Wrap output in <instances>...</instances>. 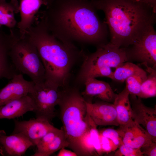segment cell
<instances>
[{"label":"cell","instance_id":"7","mask_svg":"<svg viewBox=\"0 0 156 156\" xmlns=\"http://www.w3.org/2000/svg\"><path fill=\"white\" fill-rule=\"evenodd\" d=\"M61 92L58 86L46 80L35 83L28 94L34 102V112L36 118H43L51 122L56 115L55 107L58 105Z\"/></svg>","mask_w":156,"mask_h":156},{"label":"cell","instance_id":"17","mask_svg":"<svg viewBox=\"0 0 156 156\" xmlns=\"http://www.w3.org/2000/svg\"><path fill=\"white\" fill-rule=\"evenodd\" d=\"M35 105L31 98L27 95L12 100L0 106V119H14L28 112H34Z\"/></svg>","mask_w":156,"mask_h":156},{"label":"cell","instance_id":"31","mask_svg":"<svg viewBox=\"0 0 156 156\" xmlns=\"http://www.w3.org/2000/svg\"><path fill=\"white\" fill-rule=\"evenodd\" d=\"M47 2V5L53 2L54 0H45Z\"/></svg>","mask_w":156,"mask_h":156},{"label":"cell","instance_id":"12","mask_svg":"<svg viewBox=\"0 0 156 156\" xmlns=\"http://www.w3.org/2000/svg\"><path fill=\"white\" fill-rule=\"evenodd\" d=\"M35 85L32 81H28L23 74L15 75L5 87L0 90V106L13 100L28 95Z\"/></svg>","mask_w":156,"mask_h":156},{"label":"cell","instance_id":"20","mask_svg":"<svg viewBox=\"0 0 156 156\" xmlns=\"http://www.w3.org/2000/svg\"><path fill=\"white\" fill-rule=\"evenodd\" d=\"M62 131L53 140L38 149L32 156H49L62 148L68 147L69 143L62 128Z\"/></svg>","mask_w":156,"mask_h":156},{"label":"cell","instance_id":"19","mask_svg":"<svg viewBox=\"0 0 156 156\" xmlns=\"http://www.w3.org/2000/svg\"><path fill=\"white\" fill-rule=\"evenodd\" d=\"M19 12V4L17 0H0V24L10 29L14 28L17 22L15 14Z\"/></svg>","mask_w":156,"mask_h":156},{"label":"cell","instance_id":"28","mask_svg":"<svg viewBox=\"0 0 156 156\" xmlns=\"http://www.w3.org/2000/svg\"><path fill=\"white\" fill-rule=\"evenodd\" d=\"M143 156H156V142H153L140 148Z\"/></svg>","mask_w":156,"mask_h":156},{"label":"cell","instance_id":"30","mask_svg":"<svg viewBox=\"0 0 156 156\" xmlns=\"http://www.w3.org/2000/svg\"><path fill=\"white\" fill-rule=\"evenodd\" d=\"M138 1L146 4L152 8L155 13H156V0H137Z\"/></svg>","mask_w":156,"mask_h":156},{"label":"cell","instance_id":"26","mask_svg":"<svg viewBox=\"0 0 156 156\" xmlns=\"http://www.w3.org/2000/svg\"><path fill=\"white\" fill-rule=\"evenodd\" d=\"M99 133V134L111 140L117 148L119 147L123 143L117 130L108 128Z\"/></svg>","mask_w":156,"mask_h":156},{"label":"cell","instance_id":"5","mask_svg":"<svg viewBox=\"0 0 156 156\" xmlns=\"http://www.w3.org/2000/svg\"><path fill=\"white\" fill-rule=\"evenodd\" d=\"M78 76L79 81L84 83L90 78L107 77L109 78L116 68L128 61L126 48L119 47L109 42L96 47L94 52L86 55Z\"/></svg>","mask_w":156,"mask_h":156},{"label":"cell","instance_id":"14","mask_svg":"<svg viewBox=\"0 0 156 156\" xmlns=\"http://www.w3.org/2000/svg\"><path fill=\"white\" fill-rule=\"evenodd\" d=\"M84 83L85 89L81 94L86 101L90 98L95 97L103 101L113 103L117 95L108 83L96 78H88Z\"/></svg>","mask_w":156,"mask_h":156},{"label":"cell","instance_id":"10","mask_svg":"<svg viewBox=\"0 0 156 156\" xmlns=\"http://www.w3.org/2000/svg\"><path fill=\"white\" fill-rule=\"evenodd\" d=\"M12 134L20 133L24 135L36 146L47 133L56 127L46 119L36 118L28 120L14 121Z\"/></svg>","mask_w":156,"mask_h":156},{"label":"cell","instance_id":"15","mask_svg":"<svg viewBox=\"0 0 156 156\" xmlns=\"http://www.w3.org/2000/svg\"><path fill=\"white\" fill-rule=\"evenodd\" d=\"M47 4L45 0H21L19 4L21 19L16 26L21 34H25L34 25L36 15L40 8Z\"/></svg>","mask_w":156,"mask_h":156},{"label":"cell","instance_id":"25","mask_svg":"<svg viewBox=\"0 0 156 156\" xmlns=\"http://www.w3.org/2000/svg\"><path fill=\"white\" fill-rule=\"evenodd\" d=\"M114 155L116 156H143L140 148H134L127 146L122 143Z\"/></svg>","mask_w":156,"mask_h":156},{"label":"cell","instance_id":"18","mask_svg":"<svg viewBox=\"0 0 156 156\" xmlns=\"http://www.w3.org/2000/svg\"><path fill=\"white\" fill-rule=\"evenodd\" d=\"M129 96V92L125 87L121 92L117 94L113 103L116 112L119 126L133 120Z\"/></svg>","mask_w":156,"mask_h":156},{"label":"cell","instance_id":"1","mask_svg":"<svg viewBox=\"0 0 156 156\" xmlns=\"http://www.w3.org/2000/svg\"><path fill=\"white\" fill-rule=\"evenodd\" d=\"M41 18L57 38L70 44L96 47L107 43L108 28L89 0H54L47 5Z\"/></svg>","mask_w":156,"mask_h":156},{"label":"cell","instance_id":"27","mask_svg":"<svg viewBox=\"0 0 156 156\" xmlns=\"http://www.w3.org/2000/svg\"><path fill=\"white\" fill-rule=\"evenodd\" d=\"M101 149L103 153H108L116 149L117 147L108 138L99 134Z\"/></svg>","mask_w":156,"mask_h":156},{"label":"cell","instance_id":"34","mask_svg":"<svg viewBox=\"0 0 156 156\" xmlns=\"http://www.w3.org/2000/svg\"><path fill=\"white\" fill-rule=\"evenodd\" d=\"M90 0V1H93V0Z\"/></svg>","mask_w":156,"mask_h":156},{"label":"cell","instance_id":"29","mask_svg":"<svg viewBox=\"0 0 156 156\" xmlns=\"http://www.w3.org/2000/svg\"><path fill=\"white\" fill-rule=\"evenodd\" d=\"M57 156H77L76 153L74 151L67 150L63 148L61 149L57 154Z\"/></svg>","mask_w":156,"mask_h":156},{"label":"cell","instance_id":"11","mask_svg":"<svg viewBox=\"0 0 156 156\" xmlns=\"http://www.w3.org/2000/svg\"><path fill=\"white\" fill-rule=\"evenodd\" d=\"M86 103L87 112L97 126H119L113 104L102 101Z\"/></svg>","mask_w":156,"mask_h":156},{"label":"cell","instance_id":"8","mask_svg":"<svg viewBox=\"0 0 156 156\" xmlns=\"http://www.w3.org/2000/svg\"><path fill=\"white\" fill-rule=\"evenodd\" d=\"M154 25H150L130 49L126 48L128 61L132 60L156 69V32Z\"/></svg>","mask_w":156,"mask_h":156},{"label":"cell","instance_id":"2","mask_svg":"<svg viewBox=\"0 0 156 156\" xmlns=\"http://www.w3.org/2000/svg\"><path fill=\"white\" fill-rule=\"evenodd\" d=\"M97 10L105 14L110 42L121 48L132 45L152 25L156 13L149 6L132 0L91 1Z\"/></svg>","mask_w":156,"mask_h":156},{"label":"cell","instance_id":"22","mask_svg":"<svg viewBox=\"0 0 156 156\" xmlns=\"http://www.w3.org/2000/svg\"><path fill=\"white\" fill-rule=\"evenodd\" d=\"M146 71L149 73L146 79L142 82L139 97L147 98L156 96V70L147 65H144Z\"/></svg>","mask_w":156,"mask_h":156},{"label":"cell","instance_id":"16","mask_svg":"<svg viewBox=\"0 0 156 156\" xmlns=\"http://www.w3.org/2000/svg\"><path fill=\"white\" fill-rule=\"evenodd\" d=\"M12 36L1 33L0 35V79H11L20 73L13 65L10 56V52L13 40Z\"/></svg>","mask_w":156,"mask_h":156},{"label":"cell","instance_id":"24","mask_svg":"<svg viewBox=\"0 0 156 156\" xmlns=\"http://www.w3.org/2000/svg\"><path fill=\"white\" fill-rule=\"evenodd\" d=\"M87 130L92 140L94 146L98 155L103 154L101 149L99 131L95 123L87 112L86 117Z\"/></svg>","mask_w":156,"mask_h":156},{"label":"cell","instance_id":"4","mask_svg":"<svg viewBox=\"0 0 156 156\" xmlns=\"http://www.w3.org/2000/svg\"><path fill=\"white\" fill-rule=\"evenodd\" d=\"M58 105L68 147L77 156H85L82 141L87 129L86 101L78 89L66 88L61 90Z\"/></svg>","mask_w":156,"mask_h":156},{"label":"cell","instance_id":"3","mask_svg":"<svg viewBox=\"0 0 156 156\" xmlns=\"http://www.w3.org/2000/svg\"><path fill=\"white\" fill-rule=\"evenodd\" d=\"M25 34L36 48L45 70V80L63 89L77 60L86 55L82 49L55 37L40 18Z\"/></svg>","mask_w":156,"mask_h":156},{"label":"cell","instance_id":"33","mask_svg":"<svg viewBox=\"0 0 156 156\" xmlns=\"http://www.w3.org/2000/svg\"><path fill=\"white\" fill-rule=\"evenodd\" d=\"M132 0L134 1H136L137 0Z\"/></svg>","mask_w":156,"mask_h":156},{"label":"cell","instance_id":"9","mask_svg":"<svg viewBox=\"0 0 156 156\" xmlns=\"http://www.w3.org/2000/svg\"><path fill=\"white\" fill-rule=\"evenodd\" d=\"M132 109V118L141 125L156 142V109L148 107L142 102L141 98L129 94Z\"/></svg>","mask_w":156,"mask_h":156},{"label":"cell","instance_id":"13","mask_svg":"<svg viewBox=\"0 0 156 156\" xmlns=\"http://www.w3.org/2000/svg\"><path fill=\"white\" fill-rule=\"evenodd\" d=\"M32 143L20 133L7 135L3 130H0V154L3 156H21L24 155Z\"/></svg>","mask_w":156,"mask_h":156},{"label":"cell","instance_id":"23","mask_svg":"<svg viewBox=\"0 0 156 156\" xmlns=\"http://www.w3.org/2000/svg\"><path fill=\"white\" fill-rule=\"evenodd\" d=\"M147 77V74L146 72L143 73L130 76L126 80V85L125 87L130 95L139 97L141 85Z\"/></svg>","mask_w":156,"mask_h":156},{"label":"cell","instance_id":"32","mask_svg":"<svg viewBox=\"0 0 156 156\" xmlns=\"http://www.w3.org/2000/svg\"><path fill=\"white\" fill-rule=\"evenodd\" d=\"M1 25L0 24V35L1 34V30H0V29H1Z\"/></svg>","mask_w":156,"mask_h":156},{"label":"cell","instance_id":"6","mask_svg":"<svg viewBox=\"0 0 156 156\" xmlns=\"http://www.w3.org/2000/svg\"><path fill=\"white\" fill-rule=\"evenodd\" d=\"M11 29L13 40L10 52L12 62L20 73L27 75L35 83L45 80V70L36 47L25 34Z\"/></svg>","mask_w":156,"mask_h":156},{"label":"cell","instance_id":"21","mask_svg":"<svg viewBox=\"0 0 156 156\" xmlns=\"http://www.w3.org/2000/svg\"><path fill=\"white\" fill-rule=\"evenodd\" d=\"M146 72L136 64L127 61L122 63L116 68L111 79L115 81L123 82L130 76Z\"/></svg>","mask_w":156,"mask_h":156}]
</instances>
